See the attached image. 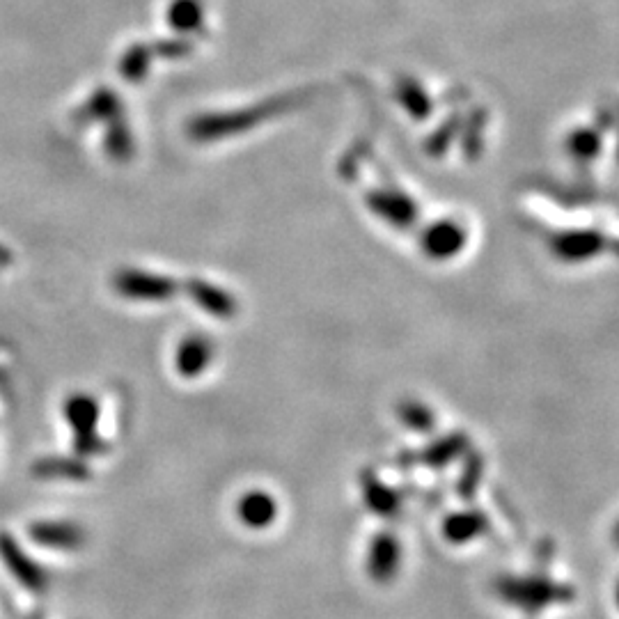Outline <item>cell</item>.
<instances>
[{
	"label": "cell",
	"mask_w": 619,
	"mask_h": 619,
	"mask_svg": "<svg viewBox=\"0 0 619 619\" xmlns=\"http://www.w3.org/2000/svg\"><path fill=\"white\" fill-rule=\"evenodd\" d=\"M493 590L507 606L530 615L542 613L558 603H569L576 597L574 587L555 583L546 576H503L493 583Z\"/></svg>",
	"instance_id": "obj_1"
},
{
	"label": "cell",
	"mask_w": 619,
	"mask_h": 619,
	"mask_svg": "<svg viewBox=\"0 0 619 619\" xmlns=\"http://www.w3.org/2000/svg\"><path fill=\"white\" fill-rule=\"evenodd\" d=\"M65 420L74 429V445L78 454H99L104 450V441L97 434L99 404L90 395H72L65 402Z\"/></svg>",
	"instance_id": "obj_2"
},
{
	"label": "cell",
	"mask_w": 619,
	"mask_h": 619,
	"mask_svg": "<svg viewBox=\"0 0 619 619\" xmlns=\"http://www.w3.org/2000/svg\"><path fill=\"white\" fill-rule=\"evenodd\" d=\"M0 560H3L12 578H17L28 592L33 594L46 592V587H49V576H46L42 564H37L30 558L17 539L7 535V532H0Z\"/></svg>",
	"instance_id": "obj_3"
},
{
	"label": "cell",
	"mask_w": 619,
	"mask_h": 619,
	"mask_svg": "<svg viewBox=\"0 0 619 619\" xmlns=\"http://www.w3.org/2000/svg\"><path fill=\"white\" fill-rule=\"evenodd\" d=\"M402 564V546L390 532L376 535L367 555V574L376 583H390Z\"/></svg>",
	"instance_id": "obj_4"
},
{
	"label": "cell",
	"mask_w": 619,
	"mask_h": 619,
	"mask_svg": "<svg viewBox=\"0 0 619 619\" xmlns=\"http://www.w3.org/2000/svg\"><path fill=\"white\" fill-rule=\"evenodd\" d=\"M28 535L39 546L58 548V551H74L85 542L83 528L69 521H37L28 528Z\"/></svg>",
	"instance_id": "obj_5"
},
{
	"label": "cell",
	"mask_w": 619,
	"mask_h": 619,
	"mask_svg": "<svg viewBox=\"0 0 619 619\" xmlns=\"http://www.w3.org/2000/svg\"><path fill=\"white\" fill-rule=\"evenodd\" d=\"M115 289L122 296H131V299L156 301L170 292V285L163 278L159 280L143 271H120L115 276Z\"/></svg>",
	"instance_id": "obj_6"
},
{
	"label": "cell",
	"mask_w": 619,
	"mask_h": 619,
	"mask_svg": "<svg viewBox=\"0 0 619 619\" xmlns=\"http://www.w3.org/2000/svg\"><path fill=\"white\" fill-rule=\"evenodd\" d=\"M239 519L244 526L253 530H264L269 528L273 521H276L278 505L276 498L266 491H248L239 500Z\"/></svg>",
	"instance_id": "obj_7"
},
{
	"label": "cell",
	"mask_w": 619,
	"mask_h": 619,
	"mask_svg": "<svg viewBox=\"0 0 619 619\" xmlns=\"http://www.w3.org/2000/svg\"><path fill=\"white\" fill-rule=\"evenodd\" d=\"M489 530V521L482 512H459L443 523V535L450 544H468Z\"/></svg>",
	"instance_id": "obj_8"
},
{
	"label": "cell",
	"mask_w": 619,
	"mask_h": 619,
	"mask_svg": "<svg viewBox=\"0 0 619 619\" xmlns=\"http://www.w3.org/2000/svg\"><path fill=\"white\" fill-rule=\"evenodd\" d=\"M120 111L122 106L117 94L111 88H99L90 94L81 111H78V117L85 122H106L115 120Z\"/></svg>",
	"instance_id": "obj_9"
},
{
	"label": "cell",
	"mask_w": 619,
	"mask_h": 619,
	"mask_svg": "<svg viewBox=\"0 0 619 619\" xmlns=\"http://www.w3.org/2000/svg\"><path fill=\"white\" fill-rule=\"evenodd\" d=\"M168 21L177 33H198L205 21V10L200 0H172Z\"/></svg>",
	"instance_id": "obj_10"
},
{
	"label": "cell",
	"mask_w": 619,
	"mask_h": 619,
	"mask_svg": "<svg viewBox=\"0 0 619 619\" xmlns=\"http://www.w3.org/2000/svg\"><path fill=\"white\" fill-rule=\"evenodd\" d=\"M37 477H62V480H85L90 470L85 468L81 461L65 459V457H49L35 464Z\"/></svg>",
	"instance_id": "obj_11"
},
{
	"label": "cell",
	"mask_w": 619,
	"mask_h": 619,
	"mask_svg": "<svg viewBox=\"0 0 619 619\" xmlns=\"http://www.w3.org/2000/svg\"><path fill=\"white\" fill-rule=\"evenodd\" d=\"M152 62V49L147 44H133L120 60V74L131 83L143 81Z\"/></svg>",
	"instance_id": "obj_12"
},
{
	"label": "cell",
	"mask_w": 619,
	"mask_h": 619,
	"mask_svg": "<svg viewBox=\"0 0 619 619\" xmlns=\"http://www.w3.org/2000/svg\"><path fill=\"white\" fill-rule=\"evenodd\" d=\"M106 150L117 161L129 159L133 152V143H131V133L127 127H124V124L120 122L111 124V129H108L106 133Z\"/></svg>",
	"instance_id": "obj_13"
},
{
	"label": "cell",
	"mask_w": 619,
	"mask_h": 619,
	"mask_svg": "<svg viewBox=\"0 0 619 619\" xmlns=\"http://www.w3.org/2000/svg\"><path fill=\"white\" fill-rule=\"evenodd\" d=\"M365 496L367 505H370L376 514H390L397 507L395 493L383 487L381 482H367L365 484Z\"/></svg>",
	"instance_id": "obj_14"
},
{
	"label": "cell",
	"mask_w": 619,
	"mask_h": 619,
	"mask_svg": "<svg viewBox=\"0 0 619 619\" xmlns=\"http://www.w3.org/2000/svg\"><path fill=\"white\" fill-rule=\"evenodd\" d=\"M156 53L168 58H182L186 53H191V42H188V39H163V42L156 46Z\"/></svg>",
	"instance_id": "obj_15"
}]
</instances>
